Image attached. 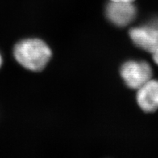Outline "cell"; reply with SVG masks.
<instances>
[{"mask_svg": "<svg viewBox=\"0 0 158 158\" xmlns=\"http://www.w3.org/2000/svg\"><path fill=\"white\" fill-rule=\"evenodd\" d=\"M13 55L16 61L31 71H41L45 68L52 56L48 45L38 39L20 41L15 45Z\"/></svg>", "mask_w": 158, "mask_h": 158, "instance_id": "6da1fadb", "label": "cell"}, {"mask_svg": "<svg viewBox=\"0 0 158 158\" xmlns=\"http://www.w3.org/2000/svg\"><path fill=\"white\" fill-rule=\"evenodd\" d=\"M119 73L128 88L137 90L152 78L153 70L146 61L128 60L121 65Z\"/></svg>", "mask_w": 158, "mask_h": 158, "instance_id": "7a4b0ae2", "label": "cell"}, {"mask_svg": "<svg viewBox=\"0 0 158 158\" xmlns=\"http://www.w3.org/2000/svg\"><path fill=\"white\" fill-rule=\"evenodd\" d=\"M132 43L142 51L152 54L158 47V18L151 19L141 26L130 29Z\"/></svg>", "mask_w": 158, "mask_h": 158, "instance_id": "3957f363", "label": "cell"}, {"mask_svg": "<svg viewBox=\"0 0 158 158\" xmlns=\"http://www.w3.org/2000/svg\"><path fill=\"white\" fill-rule=\"evenodd\" d=\"M138 10L133 2H110L105 8L106 18L116 27H125L135 21Z\"/></svg>", "mask_w": 158, "mask_h": 158, "instance_id": "277c9868", "label": "cell"}, {"mask_svg": "<svg viewBox=\"0 0 158 158\" xmlns=\"http://www.w3.org/2000/svg\"><path fill=\"white\" fill-rule=\"evenodd\" d=\"M136 91V102L143 112L158 110V80L150 79Z\"/></svg>", "mask_w": 158, "mask_h": 158, "instance_id": "5b68a950", "label": "cell"}, {"mask_svg": "<svg viewBox=\"0 0 158 158\" xmlns=\"http://www.w3.org/2000/svg\"><path fill=\"white\" fill-rule=\"evenodd\" d=\"M152 55L154 62H155L157 65H158V47L154 51V52L152 54Z\"/></svg>", "mask_w": 158, "mask_h": 158, "instance_id": "8992f818", "label": "cell"}, {"mask_svg": "<svg viewBox=\"0 0 158 158\" xmlns=\"http://www.w3.org/2000/svg\"><path fill=\"white\" fill-rule=\"evenodd\" d=\"M135 0H110V2H134Z\"/></svg>", "mask_w": 158, "mask_h": 158, "instance_id": "52a82bcc", "label": "cell"}, {"mask_svg": "<svg viewBox=\"0 0 158 158\" xmlns=\"http://www.w3.org/2000/svg\"><path fill=\"white\" fill-rule=\"evenodd\" d=\"M1 64H2V59H1V56H0V66H1Z\"/></svg>", "mask_w": 158, "mask_h": 158, "instance_id": "ba28073f", "label": "cell"}]
</instances>
